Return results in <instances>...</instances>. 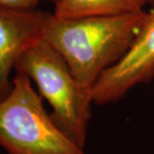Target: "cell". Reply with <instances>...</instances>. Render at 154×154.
<instances>
[{"label": "cell", "instance_id": "obj_1", "mask_svg": "<svg viewBox=\"0 0 154 154\" xmlns=\"http://www.w3.org/2000/svg\"><path fill=\"white\" fill-rule=\"evenodd\" d=\"M146 14L78 18L51 14L43 38L64 59L78 83L92 91L100 76L131 48Z\"/></svg>", "mask_w": 154, "mask_h": 154}, {"label": "cell", "instance_id": "obj_2", "mask_svg": "<svg viewBox=\"0 0 154 154\" xmlns=\"http://www.w3.org/2000/svg\"><path fill=\"white\" fill-rule=\"evenodd\" d=\"M15 69L35 82L38 94L52 108L51 116L56 124L85 149L94 104L92 91L78 83L60 54L42 38L21 56Z\"/></svg>", "mask_w": 154, "mask_h": 154}, {"label": "cell", "instance_id": "obj_3", "mask_svg": "<svg viewBox=\"0 0 154 154\" xmlns=\"http://www.w3.org/2000/svg\"><path fill=\"white\" fill-rule=\"evenodd\" d=\"M0 146L8 154H85L47 113L31 79L17 71L0 101Z\"/></svg>", "mask_w": 154, "mask_h": 154}, {"label": "cell", "instance_id": "obj_4", "mask_svg": "<svg viewBox=\"0 0 154 154\" xmlns=\"http://www.w3.org/2000/svg\"><path fill=\"white\" fill-rule=\"evenodd\" d=\"M154 78V6L146 17L131 48L100 76L92 90L94 104L115 103L140 84Z\"/></svg>", "mask_w": 154, "mask_h": 154}, {"label": "cell", "instance_id": "obj_5", "mask_svg": "<svg viewBox=\"0 0 154 154\" xmlns=\"http://www.w3.org/2000/svg\"><path fill=\"white\" fill-rule=\"evenodd\" d=\"M50 16L38 9L0 8V101L11 92L10 76L18 59L43 38Z\"/></svg>", "mask_w": 154, "mask_h": 154}, {"label": "cell", "instance_id": "obj_6", "mask_svg": "<svg viewBox=\"0 0 154 154\" xmlns=\"http://www.w3.org/2000/svg\"><path fill=\"white\" fill-rule=\"evenodd\" d=\"M146 0H58L53 15L57 18H78L135 14L145 11Z\"/></svg>", "mask_w": 154, "mask_h": 154}, {"label": "cell", "instance_id": "obj_7", "mask_svg": "<svg viewBox=\"0 0 154 154\" xmlns=\"http://www.w3.org/2000/svg\"><path fill=\"white\" fill-rule=\"evenodd\" d=\"M43 2H51L54 5L58 0H0V8L14 10H34Z\"/></svg>", "mask_w": 154, "mask_h": 154}, {"label": "cell", "instance_id": "obj_8", "mask_svg": "<svg viewBox=\"0 0 154 154\" xmlns=\"http://www.w3.org/2000/svg\"><path fill=\"white\" fill-rule=\"evenodd\" d=\"M146 3H147V5H150L154 6V0H146Z\"/></svg>", "mask_w": 154, "mask_h": 154}]
</instances>
